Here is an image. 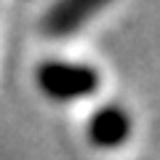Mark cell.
Segmentation results:
<instances>
[{
  "instance_id": "cell-1",
  "label": "cell",
  "mask_w": 160,
  "mask_h": 160,
  "mask_svg": "<svg viewBox=\"0 0 160 160\" xmlns=\"http://www.w3.org/2000/svg\"><path fill=\"white\" fill-rule=\"evenodd\" d=\"M38 83L48 99H80L99 88V72L78 62L48 59L38 72Z\"/></svg>"
},
{
  "instance_id": "cell-2",
  "label": "cell",
  "mask_w": 160,
  "mask_h": 160,
  "mask_svg": "<svg viewBox=\"0 0 160 160\" xmlns=\"http://www.w3.org/2000/svg\"><path fill=\"white\" fill-rule=\"evenodd\" d=\"M131 133V120L120 107L109 104V107L93 112L91 123H88V136L93 144L99 147H115V144H123Z\"/></svg>"
}]
</instances>
